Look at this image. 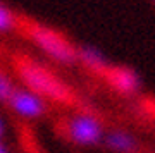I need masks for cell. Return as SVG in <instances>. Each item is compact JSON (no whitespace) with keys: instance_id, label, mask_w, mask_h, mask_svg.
<instances>
[{"instance_id":"11","label":"cell","mask_w":155,"mask_h":153,"mask_svg":"<svg viewBox=\"0 0 155 153\" xmlns=\"http://www.w3.org/2000/svg\"><path fill=\"white\" fill-rule=\"evenodd\" d=\"M0 136H2V122H0Z\"/></svg>"},{"instance_id":"4","label":"cell","mask_w":155,"mask_h":153,"mask_svg":"<svg viewBox=\"0 0 155 153\" xmlns=\"http://www.w3.org/2000/svg\"><path fill=\"white\" fill-rule=\"evenodd\" d=\"M7 103L11 105V109L14 110L16 114H19L21 117H28V119L41 117V115L47 112L45 98H41L40 95L33 93L28 88H26V90L16 88Z\"/></svg>"},{"instance_id":"6","label":"cell","mask_w":155,"mask_h":153,"mask_svg":"<svg viewBox=\"0 0 155 153\" xmlns=\"http://www.w3.org/2000/svg\"><path fill=\"white\" fill-rule=\"evenodd\" d=\"M76 57L86 69L97 72V74H104L107 71V67H109V62L104 57V54L100 50L93 48V47H79V48H76Z\"/></svg>"},{"instance_id":"2","label":"cell","mask_w":155,"mask_h":153,"mask_svg":"<svg viewBox=\"0 0 155 153\" xmlns=\"http://www.w3.org/2000/svg\"><path fill=\"white\" fill-rule=\"evenodd\" d=\"M26 34L43 54H47L50 59L59 64L71 66L78 60L76 47L55 29L38 24V22H31L26 26Z\"/></svg>"},{"instance_id":"1","label":"cell","mask_w":155,"mask_h":153,"mask_svg":"<svg viewBox=\"0 0 155 153\" xmlns=\"http://www.w3.org/2000/svg\"><path fill=\"white\" fill-rule=\"evenodd\" d=\"M16 72L24 86L40 95L41 98H48L57 103H72L74 96L69 86L64 84L52 71L40 66L38 62L19 57L16 59Z\"/></svg>"},{"instance_id":"7","label":"cell","mask_w":155,"mask_h":153,"mask_svg":"<svg viewBox=\"0 0 155 153\" xmlns=\"http://www.w3.org/2000/svg\"><path fill=\"white\" fill-rule=\"evenodd\" d=\"M107 146L119 153H133L136 148V141L133 139V136H129L124 131H112L107 134L105 138Z\"/></svg>"},{"instance_id":"8","label":"cell","mask_w":155,"mask_h":153,"mask_svg":"<svg viewBox=\"0 0 155 153\" xmlns=\"http://www.w3.org/2000/svg\"><path fill=\"white\" fill-rule=\"evenodd\" d=\"M14 90H16V86L12 84L11 77L0 71V102L7 103L9 98H11V95L14 93Z\"/></svg>"},{"instance_id":"9","label":"cell","mask_w":155,"mask_h":153,"mask_svg":"<svg viewBox=\"0 0 155 153\" xmlns=\"http://www.w3.org/2000/svg\"><path fill=\"white\" fill-rule=\"evenodd\" d=\"M16 26V17L12 16V12L5 5L0 4V31H11Z\"/></svg>"},{"instance_id":"10","label":"cell","mask_w":155,"mask_h":153,"mask_svg":"<svg viewBox=\"0 0 155 153\" xmlns=\"http://www.w3.org/2000/svg\"><path fill=\"white\" fill-rule=\"evenodd\" d=\"M0 153H7V150H5V146H4V145H0Z\"/></svg>"},{"instance_id":"3","label":"cell","mask_w":155,"mask_h":153,"mask_svg":"<svg viewBox=\"0 0 155 153\" xmlns=\"http://www.w3.org/2000/svg\"><path fill=\"white\" fill-rule=\"evenodd\" d=\"M66 134L72 143L90 146V145H97L102 139V126L91 115H74L67 120Z\"/></svg>"},{"instance_id":"5","label":"cell","mask_w":155,"mask_h":153,"mask_svg":"<svg viewBox=\"0 0 155 153\" xmlns=\"http://www.w3.org/2000/svg\"><path fill=\"white\" fill-rule=\"evenodd\" d=\"M104 76L109 81V84L122 95H133L138 91V88H140V77L129 67H110L109 66L107 71L104 72Z\"/></svg>"}]
</instances>
